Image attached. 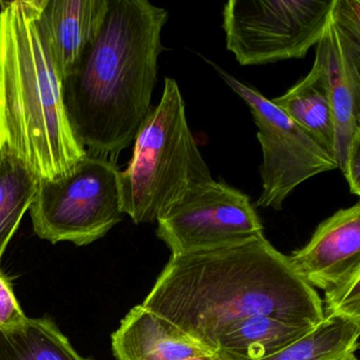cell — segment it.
Masks as SVG:
<instances>
[{
    "mask_svg": "<svg viewBox=\"0 0 360 360\" xmlns=\"http://www.w3.org/2000/svg\"><path fill=\"white\" fill-rule=\"evenodd\" d=\"M324 292V316H341L360 323V273Z\"/></svg>",
    "mask_w": 360,
    "mask_h": 360,
    "instance_id": "obj_18",
    "label": "cell"
},
{
    "mask_svg": "<svg viewBox=\"0 0 360 360\" xmlns=\"http://www.w3.org/2000/svg\"><path fill=\"white\" fill-rule=\"evenodd\" d=\"M121 172L122 210L136 224L155 223L212 182L186 117L176 79H164L163 94L134 139Z\"/></svg>",
    "mask_w": 360,
    "mask_h": 360,
    "instance_id": "obj_4",
    "label": "cell"
},
{
    "mask_svg": "<svg viewBox=\"0 0 360 360\" xmlns=\"http://www.w3.org/2000/svg\"><path fill=\"white\" fill-rule=\"evenodd\" d=\"M311 288L324 292L360 273V203L320 223L307 245L288 257Z\"/></svg>",
    "mask_w": 360,
    "mask_h": 360,
    "instance_id": "obj_10",
    "label": "cell"
},
{
    "mask_svg": "<svg viewBox=\"0 0 360 360\" xmlns=\"http://www.w3.org/2000/svg\"><path fill=\"white\" fill-rule=\"evenodd\" d=\"M28 318L14 294L11 281L0 269V334L20 330Z\"/></svg>",
    "mask_w": 360,
    "mask_h": 360,
    "instance_id": "obj_19",
    "label": "cell"
},
{
    "mask_svg": "<svg viewBox=\"0 0 360 360\" xmlns=\"http://www.w3.org/2000/svg\"><path fill=\"white\" fill-rule=\"evenodd\" d=\"M157 236L172 255L221 248L263 236L248 195L214 180L157 221Z\"/></svg>",
    "mask_w": 360,
    "mask_h": 360,
    "instance_id": "obj_8",
    "label": "cell"
},
{
    "mask_svg": "<svg viewBox=\"0 0 360 360\" xmlns=\"http://www.w3.org/2000/svg\"><path fill=\"white\" fill-rule=\"evenodd\" d=\"M183 360H219L218 357L214 355L212 352H207V353L200 354V355L191 356V357L185 358Z\"/></svg>",
    "mask_w": 360,
    "mask_h": 360,
    "instance_id": "obj_21",
    "label": "cell"
},
{
    "mask_svg": "<svg viewBox=\"0 0 360 360\" xmlns=\"http://www.w3.org/2000/svg\"><path fill=\"white\" fill-rule=\"evenodd\" d=\"M0 150L37 181L69 176L87 155L67 115L39 0L0 1Z\"/></svg>",
    "mask_w": 360,
    "mask_h": 360,
    "instance_id": "obj_3",
    "label": "cell"
},
{
    "mask_svg": "<svg viewBox=\"0 0 360 360\" xmlns=\"http://www.w3.org/2000/svg\"><path fill=\"white\" fill-rule=\"evenodd\" d=\"M143 307L214 352L231 324L266 315L299 326L323 320L315 288L264 237L172 255Z\"/></svg>",
    "mask_w": 360,
    "mask_h": 360,
    "instance_id": "obj_1",
    "label": "cell"
},
{
    "mask_svg": "<svg viewBox=\"0 0 360 360\" xmlns=\"http://www.w3.org/2000/svg\"><path fill=\"white\" fill-rule=\"evenodd\" d=\"M336 360H359L356 357L355 353L349 354V355L343 356V357L338 358Z\"/></svg>",
    "mask_w": 360,
    "mask_h": 360,
    "instance_id": "obj_22",
    "label": "cell"
},
{
    "mask_svg": "<svg viewBox=\"0 0 360 360\" xmlns=\"http://www.w3.org/2000/svg\"><path fill=\"white\" fill-rule=\"evenodd\" d=\"M37 183L22 162L0 150V269L4 254L34 200Z\"/></svg>",
    "mask_w": 360,
    "mask_h": 360,
    "instance_id": "obj_17",
    "label": "cell"
},
{
    "mask_svg": "<svg viewBox=\"0 0 360 360\" xmlns=\"http://www.w3.org/2000/svg\"><path fill=\"white\" fill-rule=\"evenodd\" d=\"M0 360H92L83 357L48 318H28L20 330L0 334Z\"/></svg>",
    "mask_w": 360,
    "mask_h": 360,
    "instance_id": "obj_16",
    "label": "cell"
},
{
    "mask_svg": "<svg viewBox=\"0 0 360 360\" xmlns=\"http://www.w3.org/2000/svg\"><path fill=\"white\" fill-rule=\"evenodd\" d=\"M111 347L117 360H183L212 352L142 304L122 320Z\"/></svg>",
    "mask_w": 360,
    "mask_h": 360,
    "instance_id": "obj_12",
    "label": "cell"
},
{
    "mask_svg": "<svg viewBox=\"0 0 360 360\" xmlns=\"http://www.w3.org/2000/svg\"><path fill=\"white\" fill-rule=\"evenodd\" d=\"M360 323L337 315H326L309 332L261 360H336L357 351Z\"/></svg>",
    "mask_w": 360,
    "mask_h": 360,
    "instance_id": "obj_15",
    "label": "cell"
},
{
    "mask_svg": "<svg viewBox=\"0 0 360 360\" xmlns=\"http://www.w3.org/2000/svg\"><path fill=\"white\" fill-rule=\"evenodd\" d=\"M29 212L35 235L50 243L102 239L123 219L117 161L87 153L69 176L39 181Z\"/></svg>",
    "mask_w": 360,
    "mask_h": 360,
    "instance_id": "obj_5",
    "label": "cell"
},
{
    "mask_svg": "<svg viewBox=\"0 0 360 360\" xmlns=\"http://www.w3.org/2000/svg\"><path fill=\"white\" fill-rule=\"evenodd\" d=\"M168 15L148 0H109L98 37L63 81L71 128L88 155L117 161L150 113Z\"/></svg>",
    "mask_w": 360,
    "mask_h": 360,
    "instance_id": "obj_2",
    "label": "cell"
},
{
    "mask_svg": "<svg viewBox=\"0 0 360 360\" xmlns=\"http://www.w3.org/2000/svg\"><path fill=\"white\" fill-rule=\"evenodd\" d=\"M333 1L231 0L222 12L227 50L242 66L303 60L321 39Z\"/></svg>",
    "mask_w": 360,
    "mask_h": 360,
    "instance_id": "obj_6",
    "label": "cell"
},
{
    "mask_svg": "<svg viewBox=\"0 0 360 360\" xmlns=\"http://www.w3.org/2000/svg\"><path fill=\"white\" fill-rule=\"evenodd\" d=\"M109 0H39L41 20L63 81L98 37Z\"/></svg>",
    "mask_w": 360,
    "mask_h": 360,
    "instance_id": "obj_11",
    "label": "cell"
},
{
    "mask_svg": "<svg viewBox=\"0 0 360 360\" xmlns=\"http://www.w3.org/2000/svg\"><path fill=\"white\" fill-rule=\"evenodd\" d=\"M271 102L334 158V117L323 63L319 56L315 54L313 67L304 79Z\"/></svg>",
    "mask_w": 360,
    "mask_h": 360,
    "instance_id": "obj_13",
    "label": "cell"
},
{
    "mask_svg": "<svg viewBox=\"0 0 360 360\" xmlns=\"http://www.w3.org/2000/svg\"><path fill=\"white\" fill-rule=\"evenodd\" d=\"M313 328L290 323L271 316H252L225 328L217 340L214 353L219 360L264 359Z\"/></svg>",
    "mask_w": 360,
    "mask_h": 360,
    "instance_id": "obj_14",
    "label": "cell"
},
{
    "mask_svg": "<svg viewBox=\"0 0 360 360\" xmlns=\"http://www.w3.org/2000/svg\"><path fill=\"white\" fill-rule=\"evenodd\" d=\"M323 63L335 124L334 159L342 172L352 145L360 139V39L330 20L316 53Z\"/></svg>",
    "mask_w": 360,
    "mask_h": 360,
    "instance_id": "obj_9",
    "label": "cell"
},
{
    "mask_svg": "<svg viewBox=\"0 0 360 360\" xmlns=\"http://www.w3.org/2000/svg\"><path fill=\"white\" fill-rule=\"evenodd\" d=\"M332 15L341 28L360 39V1L334 0Z\"/></svg>",
    "mask_w": 360,
    "mask_h": 360,
    "instance_id": "obj_20",
    "label": "cell"
},
{
    "mask_svg": "<svg viewBox=\"0 0 360 360\" xmlns=\"http://www.w3.org/2000/svg\"><path fill=\"white\" fill-rule=\"evenodd\" d=\"M221 79L246 103L262 149V193L256 206L281 210L286 198L304 181L338 169L336 161L261 92L242 83L214 63Z\"/></svg>",
    "mask_w": 360,
    "mask_h": 360,
    "instance_id": "obj_7",
    "label": "cell"
}]
</instances>
